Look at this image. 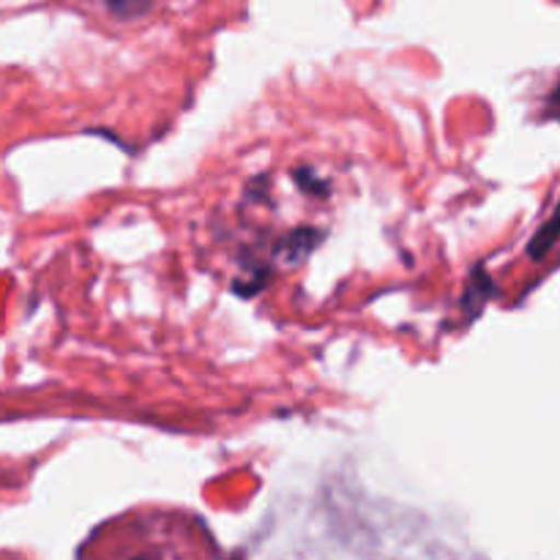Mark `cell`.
<instances>
[{"instance_id": "obj_2", "label": "cell", "mask_w": 560, "mask_h": 560, "mask_svg": "<svg viewBox=\"0 0 560 560\" xmlns=\"http://www.w3.org/2000/svg\"><path fill=\"white\" fill-rule=\"evenodd\" d=\"M109 5H115V9H120V5H131V3H140V0H107Z\"/></svg>"}, {"instance_id": "obj_1", "label": "cell", "mask_w": 560, "mask_h": 560, "mask_svg": "<svg viewBox=\"0 0 560 560\" xmlns=\"http://www.w3.org/2000/svg\"><path fill=\"white\" fill-rule=\"evenodd\" d=\"M129 560H162L156 556V552H137V556H131Z\"/></svg>"}]
</instances>
